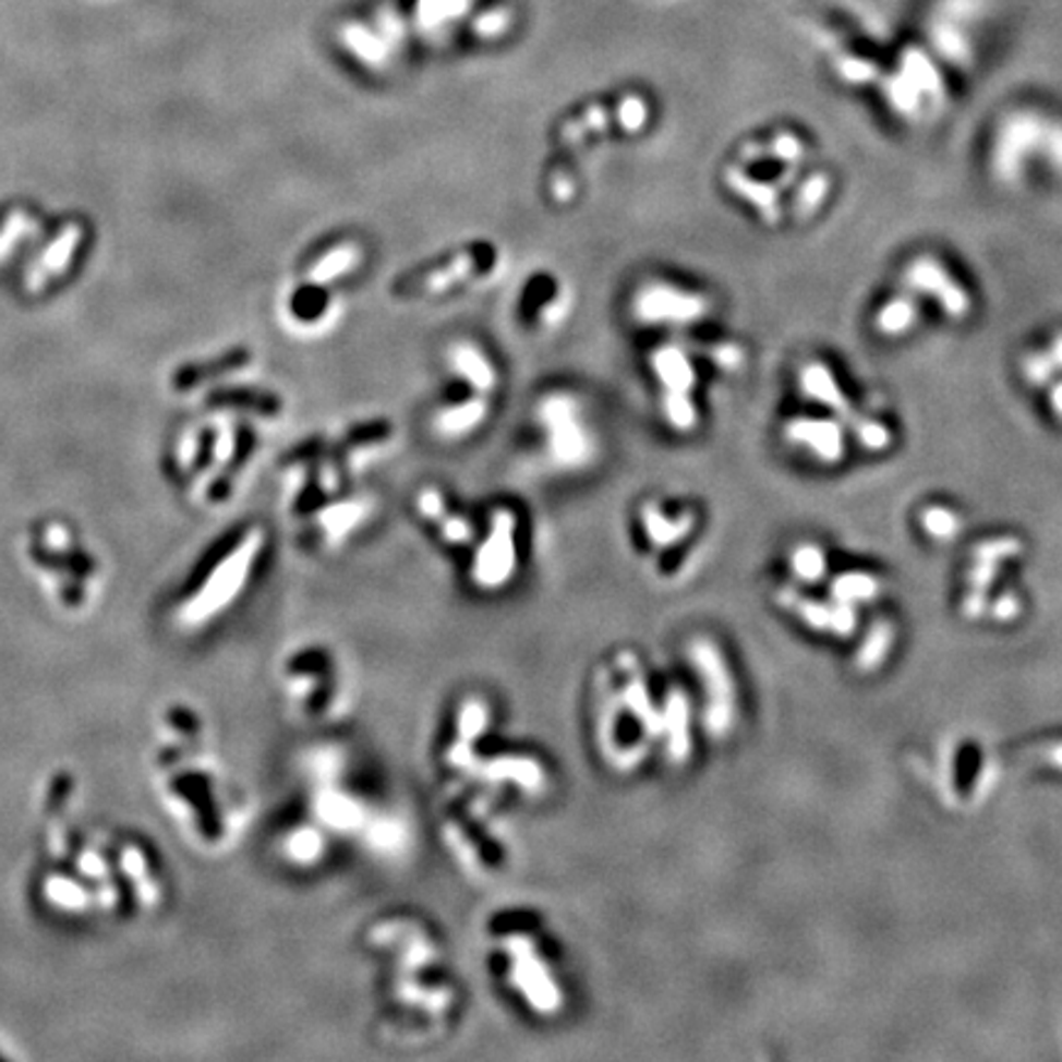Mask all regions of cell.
Segmentation results:
<instances>
[{
  "instance_id": "2",
  "label": "cell",
  "mask_w": 1062,
  "mask_h": 1062,
  "mask_svg": "<svg viewBox=\"0 0 1062 1062\" xmlns=\"http://www.w3.org/2000/svg\"><path fill=\"white\" fill-rule=\"evenodd\" d=\"M591 703L593 743L607 770L632 775L660 750L662 691H654L650 669L635 652H615L598 667Z\"/></svg>"
},
{
  "instance_id": "44",
  "label": "cell",
  "mask_w": 1062,
  "mask_h": 1062,
  "mask_svg": "<svg viewBox=\"0 0 1062 1062\" xmlns=\"http://www.w3.org/2000/svg\"><path fill=\"white\" fill-rule=\"evenodd\" d=\"M907 76L915 82L917 89H925V92H934V89H940V82H938V74H934V70L930 64H927L922 57H915V60L907 62Z\"/></svg>"
},
{
  "instance_id": "34",
  "label": "cell",
  "mask_w": 1062,
  "mask_h": 1062,
  "mask_svg": "<svg viewBox=\"0 0 1062 1062\" xmlns=\"http://www.w3.org/2000/svg\"><path fill=\"white\" fill-rule=\"evenodd\" d=\"M846 423L852 426L854 438L861 448L871 450V452H881L885 448H891L893 433H891V429L883 426L881 421L868 419V417H858V413H854V417L848 419Z\"/></svg>"
},
{
  "instance_id": "25",
  "label": "cell",
  "mask_w": 1062,
  "mask_h": 1062,
  "mask_svg": "<svg viewBox=\"0 0 1062 1062\" xmlns=\"http://www.w3.org/2000/svg\"><path fill=\"white\" fill-rule=\"evenodd\" d=\"M372 502L364 497H352L335 502V505L325 507L321 515H317V529H321V536L327 544L335 546L345 542L347 536L362 527V521L370 517Z\"/></svg>"
},
{
  "instance_id": "22",
  "label": "cell",
  "mask_w": 1062,
  "mask_h": 1062,
  "mask_svg": "<svg viewBox=\"0 0 1062 1062\" xmlns=\"http://www.w3.org/2000/svg\"><path fill=\"white\" fill-rule=\"evenodd\" d=\"M799 391H802L805 399L836 413L842 421H848L856 413L852 401H848V396L844 394L842 386H838L834 372L829 370L824 362H807L802 370H799Z\"/></svg>"
},
{
  "instance_id": "26",
  "label": "cell",
  "mask_w": 1062,
  "mask_h": 1062,
  "mask_svg": "<svg viewBox=\"0 0 1062 1062\" xmlns=\"http://www.w3.org/2000/svg\"><path fill=\"white\" fill-rule=\"evenodd\" d=\"M311 288H303V291L293 293L291 305H288V313H291L293 321L303 327H330L335 323V317L340 315L337 311V301L333 295H327L323 291V286L307 283Z\"/></svg>"
},
{
  "instance_id": "14",
  "label": "cell",
  "mask_w": 1062,
  "mask_h": 1062,
  "mask_svg": "<svg viewBox=\"0 0 1062 1062\" xmlns=\"http://www.w3.org/2000/svg\"><path fill=\"white\" fill-rule=\"evenodd\" d=\"M519 313L536 330H556L571 315V288L556 274H534L521 288Z\"/></svg>"
},
{
  "instance_id": "5",
  "label": "cell",
  "mask_w": 1062,
  "mask_h": 1062,
  "mask_svg": "<svg viewBox=\"0 0 1062 1062\" xmlns=\"http://www.w3.org/2000/svg\"><path fill=\"white\" fill-rule=\"evenodd\" d=\"M278 684L288 707L303 721H330L345 709L347 681L340 660L327 647H293L281 660Z\"/></svg>"
},
{
  "instance_id": "17",
  "label": "cell",
  "mask_w": 1062,
  "mask_h": 1062,
  "mask_svg": "<svg viewBox=\"0 0 1062 1062\" xmlns=\"http://www.w3.org/2000/svg\"><path fill=\"white\" fill-rule=\"evenodd\" d=\"M443 364H446V372L450 379L460 384L462 389L482 396H492L497 391L499 386L497 364L485 347L478 345L475 340L460 337V340L450 342L446 347V354H443Z\"/></svg>"
},
{
  "instance_id": "23",
  "label": "cell",
  "mask_w": 1062,
  "mask_h": 1062,
  "mask_svg": "<svg viewBox=\"0 0 1062 1062\" xmlns=\"http://www.w3.org/2000/svg\"><path fill=\"white\" fill-rule=\"evenodd\" d=\"M394 426L386 421H372L366 426L352 431L345 443V468L357 472L374 466L376 460L384 458L394 448Z\"/></svg>"
},
{
  "instance_id": "29",
  "label": "cell",
  "mask_w": 1062,
  "mask_h": 1062,
  "mask_svg": "<svg viewBox=\"0 0 1062 1062\" xmlns=\"http://www.w3.org/2000/svg\"><path fill=\"white\" fill-rule=\"evenodd\" d=\"M679 340L689 347V352L693 357L709 360L713 366H719L723 372H736L743 364V360H746L743 347L731 340H709V337L689 335V333H679Z\"/></svg>"
},
{
  "instance_id": "7",
  "label": "cell",
  "mask_w": 1062,
  "mask_h": 1062,
  "mask_svg": "<svg viewBox=\"0 0 1062 1062\" xmlns=\"http://www.w3.org/2000/svg\"><path fill=\"white\" fill-rule=\"evenodd\" d=\"M697 527L699 515L689 502L650 497L637 507V529L642 544L647 554L654 556V571L667 581L689 568L687 544Z\"/></svg>"
},
{
  "instance_id": "30",
  "label": "cell",
  "mask_w": 1062,
  "mask_h": 1062,
  "mask_svg": "<svg viewBox=\"0 0 1062 1062\" xmlns=\"http://www.w3.org/2000/svg\"><path fill=\"white\" fill-rule=\"evenodd\" d=\"M613 123L625 136H640L652 123V109L642 94H625L613 106Z\"/></svg>"
},
{
  "instance_id": "8",
  "label": "cell",
  "mask_w": 1062,
  "mask_h": 1062,
  "mask_svg": "<svg viewBox=\"0 0 1062 1062\" xmlns=\"http://www.w3.org/2000/svg\"><path fill=\"white\" fill-rule=\"evenodd\" d=\"M711 313L713 301L707 293L669 278H647L630 298L632 321L652 330L689 333L707 323Z\"/></svg>"
},
{
  "instance_id": "21",
  "label": "cell",
  "mask_w": 1062,
  "mask_h": 1062,
  "mask_svg": "<svg viewBox=\"0 0 1062 1062\" xmlns=\"http://www.w3.org/2000/svg\"><path fill=\"white\" fill-rule=\"evenodd\" d=\"M366 261V249L362 241L342 239L337 244L327 246L321 256L313 258V264L305 268V281L315 286H333L345 278L354 276Z\"/></svg>"
},
{
  "instance_id": "38",
  "label": "cell",
  "mask_w": 1062,
  "mask_h": 1062,
  "mask_svg": "<svg viewBox=\"0 0 1062 1062\" xmlns=\"http://www.w3.org/2000/svg\"><path fill=\"white\" fill-rule=\"evenodd\" d=\"M1021 370H1023V376H1026V382L1033 386H1050L1052 382H1055V374H1058V366H1055V362H1052V357L1048 350L1028 352L1026 357H1023Z\"/></svg>"
},
{
  "instance_id": "3",
  "label": "cell",
  "mask_w": 1062,
  "mask_h": 1062,
  "mask_svg": "<svg viewBox=\"0 0 1062 1062\" xmlns=\"http://www.w3.org/2000/svg\"><path fill=\"white\" fill-rule=\"evenodd\" d=\"M490 962H495L505 989L531 1016L554 1018L566 1009V989L556 960L534 927L511 922L490 927Z\"/></svg>"
},
{
  "instance_id": "20",
  "label": "cell",
  "mask_w": 1062,
  "mask_h": 1062,
  "mask_svg": "<svg viewBox=\"0 0 1062 1062\" xmlns=\"http://www.w3.org/2000/svg\"><path fill=\"white\" fill-rule=\"evenodd\" d=\"M723 182L738 200L746 202L748 207L758 212V217L765 225L775 227L782 219V190L772 182V178H760L756 172L746 168L743 162H733L723 170Z\"/></svg>"
},
{
  "instance_id": "24",
  "label": "cell",
  "mask_w": 1062,
  "mask_h": 1062,
  "mask_svg": "<svg viewBox=\"0 0 1062 1062\" xmlns=\"http://www.w3.org/2000/svg\"><path fill=\"white\" fill-rule=\"evenodd\" d=\"M615 129L613 123V106L611 104H588L576 116H568V119L558 125L556 141L562 143L564 148H578L588 141H595L601 136H607Z\"/></svg>"
},
{
  "instance_id": "11",
  "label": "cell",
  "mask_w": 1062,
  "mask_h": 1062,
  "mask_svg": "<svg viewBox=\"0 0 1062 1062\" xmlns=\"http://www.w3.org/2000/svg\"><path fill=\"white\" fill-rule=\"evenodd\" d=\"M1048 119L1038 111H1013L999 123L993 136L991 166L1001 182H1016L1028 160L1042 153V138H1046Z\"/></svg>"
},
{
  "instance_id": "9",
  "label": "cell",
  "mask_w": 1062,
  "mask_h": 1062,
  "mask_svg": "<svg viewBox=\"0 0 1062 1062\" xmlns=\"http://www.w3.org/2000/svg\"><path fill=\"white\" fill-rule=\"evenodd\" d=\"M684 660L697 672L701 687V723L713 738H726L738 713L736 681L721 647L709 637H693L684 647Z\"/></svg>"
},
{
  "instance_id": "13",
  "label": "cell",
  "mask_w": 1062,
  "mask_h": 1062,
  "mask_svg": "<svg viewBox=\"0 0 1062 1062\" xmlns=\"http://www.w3.org/2000/svg\"><path fill=\"white\" fill-rule=\"evenodd\" d=\"M903 283L913 293L932 298L952 321H964L972 313V295L954 281L948 266L940 264L934 256L922 254L913 258L903 274Z\"/></svg>"
},
{
  "instance_id": "50",
  "label": "cell",
  "mask_w": 1062,
  "mask_h": 1062,
  "mask_svg": "<svg viewBox=\"0 0 1062 1062\" xmlns=\"http://www.w3.org/2000/svg\"><path fill=\"white\" fill-rule=\"evenodd\" d=\"M1050 760H1052V762H1055V765H1058V768H1062V746H1058L1055 750H1052V752H1050Z\"/></svg>"
},
{
  "instance_id": "48",
  "label": "cell",
  "mask_w": 1062,
  "mask_h": 1062,
  "mask_svg": "<svg viewBox=\"0 0 1062 1062\" xmlns=\"http://www.w3.org/2000/svg\"><path fill=\"white\" fill-rule=\"evenodd\" d=\"M1048 401H1050V409L1055 411V417H1058V419H1062V379H1058V382H1052V384H1050Z\"/></svg>"
},
{
  "instance_id": "49",
  "label": "cell",
  "mask_w": 1062,
  "mask_h": 1062,
  "mask_svg": "<svg viewBox=\"0 0 1062 1062\" xmlns=\"http://www.w3.org/2000/svg\"><path fill=\"white\" fill-rule=\"evenodd\" d=\"M1048 352H1050V357H1052V362H1055L1058 372H1062V330H1058L1055 335H1052V340H1050Z\"/></svg>"
},
{
  "instance_id": "27",
  "label": "cell",
  "mask_w": 1062,
  "mask_h": 1062,
  "mask_svg": "<svg viewBox=\"0 0 1062 1062\" xmlns=\"http://www.w3.org/2000/svg\"><path fill=\"white\" fill-rule=\"evenodd\" d=\"M656 403H660V417L664 426L679 433V436H691L701 426L697 394H660Z\"/></svg>"
},
{
  "instance_id": "6",
  "label": "cell",
  "mask_w": 1062,
  "mask_h": 1062,
  "mask_svg": "<svg viewBox=\"0 0 1062 1062\" xmlns=\"http://www.w3.org/2000/svg\"><path fill=\"white\" fill-rule=\"evenodd\" d=\"M258 554L261 531L251 529L244 542L231 548L217 566H212L200 583L195 581L185 593L176 595L170 611L172 625L182 632H202L207 625L227 615L229 607L244 593Z\"/></svg>"
},
{
  "instance_id": "42",
  "label": "cell",
  "mask_w": 1062,
  "mask_h": 1062,
  "mask_svg": "<svg viewBox=\"0 0 1062 1062\" xmlns=\"http://www.w3.org/2000/svg\"><path fill=\"white\" fill-rule=\"evenodd\" d=\"M1040 156L1046 158L1058 172H1062V121H1048Z\"/></svg>"
},
{
  "instance_id": "36",
  "label": "cell",
  "mask_w": 1062,
  "mask_h": 1062,
  "mask_svg": "<svg viewBox=\"0 0 1062 1062\" xmlns=\"http://www.w3.org/2000/svg\"><path fill=\"white\" fill-rule=\"evenodd\" d=\"M920 524L927 531V536L938 539V542H950V539L957 536L962 521L957 517V511H952L950 507L932 505L922 509Z\"/></svg>"
},
{
  "instance_id": "40",
  "label": "cell",
  "mask_w": 1062,
  "mask_h": 1062,
  "mask_svg": "<svg viewBox=\"0 0 1062 1062\" xmlns=\"http://www.w3.org/2000/svg\"><path fill=\"white\" fill-rule=\"evenodd\" d=\"M1016 554H1021V542L1013 536L989 539V542H983L974 548V558H977V562H989V564H1001L1003 558H1011Z\"/></svg>"
},
{
  "instance_id": "15",
  "label": "cell",
  "mask_w": 1062,
  "mask_h": 1062,
  "mask_svg": "<svg viewBox=\"0 0 1062 1062\" xmlns=\"http://www.w3.org/2000/svg\"><path fill=\"white\" fill-rule=\"evenodd\" d=\"M782 436L789 446L805 450L809 458L824 462V466H836L846 456V433L842 419L795 417L785 423Z\"/></svg>"
},
{
  "instance_id": "10",
  "label": "cell",
  "mask_w": 1062,
  "mask_h": 1062,
  "mask_svg": "<svg viewBox=\"0 0 1062 1062\" xmlns=\"http://www.w3.org/2000/svg\"><path fill=\"white\" fill-rule=\"evenodd\" d=\"M519 571V519L515 509H492L487 529L470 546L468 578L482 593H497Z\"/></svg>"
},
{
  "instance_id": "31",
  "label": "cell",
  "mask_w": 1062,
  "mask_h": 1062,
  "mask_svg": "<svg viewBox=\"0 0 1062 1062\" xmlns=\"http://www.w3.org/2000/svg\"><path fill=\"white\" fill-rule=\"evenodd\" d=\"M795 190V212L799 219H809L814 212L824 205L832 190V178L826 172H812L802 180H797Z\"/></svg>"
},
{
  "instance_id": "32",
  "label": "cell",
  "mask_w": 1062,
  "mask_h": 1062,
  "mask_svg": "<svg viewBox=\"0 0 1062 1062\" xmlns=\"http://www.w3.org/2000/svg\"><path fill=\"white\" fill-rule=\"evenodd\" d=\"M789 566L799 581L817 583L826 574V556L822 546L817 544H797L789 554Z\"/></svg>"
},
{
  "instance_id": "43",
  "label": "cell",
  "mask_w": 1062,
  "mask_h": 1062,
  "mask_svg": "<svg viewBox=\"0 0 1062 1062\" xmlns=\"http://www.w3.org/2000/svg\"><path fill=\"white\" fill-rule=\"evenodd\" d=\"M548 192H552V197L556 202H562V205H568V202H574L576 200V178H574V172H568V170H556V172H552V178H548Z\"/></svg>"
},
{
  "instance_id": "39",
  "label": "cell",
  "mask_w": 1062,
  "mask_h": 1062,
  "mask_svg": "<svg viewBox=\"0 0 1062 1062\" xmlns=\"http://www.w3.org/2000/svg\"><path fill=\"white\" fill-rule=\"evenodd\" d=\"M888 101H891L893 109L903 116H910L917 111V104H920V89H917L910 76H893L891 82L885 84Z\"/></svg>"
},
{
  "instance_id": "19",
  "label": "cell",
  "mask_w": 1062,
  "mask_h": 1062,
  "mask_svg": "<svg viewBox=\"0 0 1062 1062\" xmlns=\"http://www.w3.org/2000/svg\"><path fill=\"white\" fill-rule=\"evenodd\" d=\"M417 509L431 527H436V534L443 544L466 548L475 542L478 529L472 524V519L466 511L450 509L446 495L438 487H423L417 495Z\"/></svg>"
},
{
  "instance_id": "28",
  "label": "cell",
  "mask_w": 1062,
  "mask_h": 1062,
  "mask_svg": "<svg viewBox=\"0 0 1062 1062\" xmlns=\"http://www.w3.org/2000/svg\"><path fill=\"white\" fill-rule=\"evenodd\" d=\"M920 321V305H917L915 298L910 293H901L881 305V311L876 313V330L883 337H901L905 333H910L915 323Z\"/></svg>"
},
{
  "instance_id": "41",
  "label": "cell",
  "mask_w": 1062,
  "mask_h": 1062,
  "mask_svg": "<svg viewBox=\"0 0 1062 1062\" xmlns=\"http://www.w3.org/2000/svg\"><path fill=\"white\" fill-rule=\"evenodd\" d=\"M836 70L844 82L852 84H871L878 80V64L858 60V57H844V60L836 62Z\"/></svg>"
},
{
  "instance_id": "47",
  "label": "cell",
  "mask_w": 1062,
  "mask_h": 1062,
  "mask_svg": "<svg viewBox=\"0 0 1062 1062\" xmlns=\"http://www.w3.org/2000/svg\"><path fill=\"white\" fill-rule=\"evenodd\" d=\"M1016 611H1018V601L1013 595H1003L997 603V617H1003V620H1009V617L1016 615Z\"/></svg>"
},
{
  "instance_id": "46",
  "label": "cell",
  "mask_w": 1062,
  "mask_h": 1062,
  "mask_svg": "<svg viewBox=\"0 0 1062 1062\" xmlns=\"http://www.w3.org/2000/svg\"><path fill=\"white\" fill-rule=\"evenodd\" d=\"M854 627H856V613H854L852 605L838 603L836 607H832V630L836 635H842V637L852 635Z\"/></svg>"
},
{
  "instance_id": "37",
  "label": "cell",
  "mask_w": 1062,
  "mask_h": 1062,
  "mask_svg": "<svg viewBox=\"0 0 1062 1062\" xmlns=\"http://www.w3.org/2000/svg\"><path fill=\"white\" fill-rule=\"evenodd\" d=\"M768 160L782 162V166H799L807 156V146L802 138L792 131H777L775 136L765 141Z\"/></svg>"
},
{
  "instance_id": "33",
  "label": "cell",
  "mask_w": 1062,
  "mask_h": 1062,
  "mask_svg": "<svg viewBox=\"0 0 1062 1062\" xmlns=\"http://www.w3.org/2000/svg\"><path fill=\"white\" fill-rule=\"evenodd\" d=\"M832 591L838 603H866L878 595V581L868 574H844L836 578Z\"/></svg>"
},
{
  "instance_id": "4",
  "label": "cell",
  "mask_w": 1062,
  "mask_h": 1062,
  "mask_svg": "<svg viewBox=\"0 0 1062 1062\" xmlns=\"http://www.w3.org/2000/svg\"><path fill=\"white\" fill-rule=\"evenodd\" d=\"M531 426L536 431L542 460L554 472L576 475L591 470L601 458V433L581 394L571 389L544 391L531 407Z\"/></svg>"
},
{
  "instance_id": "1",
  "label": "cell",
  "mask_w": 1062,
  "mask_h": 1062,
  "mask_svg": "<svg viewBox=\"0 0 1062 1062\" xmlns=\"http://www.w3.org/2000/svg\"><path fill=\"white\" fill-rule=\"evenodd\" d=\"M207 738L197 711H162L153 746V782L162 809L195 848L219 852L239 838L246 802L217 752L207 748Z\"/></svg>"
},
{
  "instance_id": "12",
  "label": "cell",
  "mask_w": 1062,
  "mask_h": 1062,
  "mask_svg": "<svg viewBox=\"0 0 1062 1062\" xmlns=\"http://www.w3.org/2000/svg\"><path fill=\"white\" fill-rule=\"evenodd\" d=\"M502 266H505V254L495 244L475 241V244L458 249L446 264L423 271L417 278V293L426 298H438L448 291H456L460 286L475 283L480 278L482 281H490V278L499 276Z\"/></svg>"
},
{
  "instance_id": "45",
  "label": "cell",
  "mask_w": 1062,
  "mask_h": 1062,
  "mask_svg": "<svg viewBox=\"0 0 1062 1062\" xmlns=\"http://www.w3.org/2000/svg\"><path fill=\"white\" fill-rule=\"evenodd\" d=\"M997 568H999V564H989V562L974 564V568L969 571V583L974 588V593H987V588L991 586V581L999 574Z\"/></svg>"
},
{
  "instance_id": "35",
  "label": "cell",
  "mask_w": 1062,
  "mask_h": 1062,
  "mask_svg": "<svg viewBox=\"0 0 1062 1062\" xmlns=\"http://www.w3.org/2000/svg\"><path fill=\"white\" fill-rule=\"evenodd\" d=\"M891 644H893V630H891V625H888V623H876L871 635H868V640L861 647V652H858V660H856L858 667H861L864 672L876 669L878 664H881L885 660L888 652H891Z\"/></svg>"
},
{
  "instance_id": "16",
  "label": "cell",
  "mask_w": 1062,
  "mask_h": 1062,
  "mask_svg": "<svg viewBox=\"0 0 1062 1062\" xmlns=\"http://www.w3.org/2000/svg\"><path fill=\"white\" fill-rule=\"evenodd\" d=\"M490 399L475 391H462L460 396H448L436 409L431 411V431L438 441L458 443L485 426L490 419Z\"/></svg>"
},
{
  "instance_id": "18",
  "label": "cell",
  "mask_w": 1062,
  "mask_h": 1062,
  "mask_svg": "<svg viewBox=\"0 0 1062 1062\" xmlns=\"http://www.w3.org/2000/svg\"><path fill=\"white\" fill-rule=\"evenodd\" d=\"M647 366L660 394H697L699 366L697 357L689 352L679 337L677 340L656 342L647 350Z\"/></svg>"
}]
</instances>
